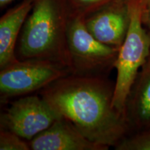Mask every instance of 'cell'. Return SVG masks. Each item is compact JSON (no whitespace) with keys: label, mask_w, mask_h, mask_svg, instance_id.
<instances>
[{"label":"cell","mask_w":150,"mask_h":150,"mask_svg":"<svg viewBox=\"0 0 150 150\" xmlns=\"http://www.w3.org/2000/svg\"><path fill=\"white\" fill-rule=\"evenodd\" d=\"M129 0H119L85 18L86 27L95 38L108 45L120 47L128 31Z\"/></svg>","instance_id":"obj_7"},{"label":"cell","mask_w":150,"mask_h":150,"mask_svg":"<svg viewBox=\"0 0 150 150\" xmlns=\"http://www.w3.org/2000/svg\"><path fill=\"white\" fill-rule=\"evenodd\" d=\"M29 143L31 150H108L110 148L91 141L62 116Z\"/></svg>","instance_id":"obj_8"},{"label":"cell","mask_w":150,"mask_h":150,"mask_svg":"<svg viewBox=\"0 0 150 150\" xmlns=\"http://www.w3.org/2000/svg\"><path fill=\"white\" fill-rule=\"evenodd\" d=\"M13 1V0H0V6H1V8H3L4 6L12 2Z\"/></svg>","instance_id":"obj_15"},{"label":"cell","mask_w":150,"mask_h":150,"mask_svg":"<svg viewBox=\"0 0 150 150\" xmlns=\"http://www.w3.org/2000/svg\"><path fill=\"white\" fill-rule=\"evenodd\" d=\"M114 148L116 150H150V129L130 134Z\"/></svg>","instance_id":"obj_11"},{"label":"cell","mask_w":150,"mask_h":150,"mask_svg":"<svg viewBox=\"0 0 150 150\" xmlns=\"http://www.w3.org/2000/svg\"><path fill=\"white\" fill-rule=\"evenodd\" d=\"M1 100L40 91L58 79L70 74L56 63L40 59H18L0 69Z\"/></svg>","instance_id":"obj_5"},{"label":"cell","mask_w":150,"mask_h":150,"mask_svg":"<svg viewBox=\"0 0 150 150\" xmlns=\"http://www.w3.org/2000/svg\"><path fill=\"white\" fill-rule=\"evenodd\" d=\"M115 83L108 76L69 74L40 90L58 114L91 141L115 147L130 134L125 115L112 105Z\"/></svg>","instance_id":"obj_1"},{"label":"cell","mask_w":150,"mask_h":150,"mask_svg":"<svg viewBox=\"0 0 150 150\" xmlns=\"http://www.w3.org/2000/svg\"><path fill=\"white\" fill-rule=\"evenodd\" d=\"M125 117L130 134L150 129V63L138 73L127 97Z\"/></svg>","instance_id":"obj_9"},{"label":"cell","mask_w":150,"mask_h":150,"mask_svg":"<svg viewBox=\"0 0 150 150\" xmlns=\"http://www.w3.org/2000/svg\"><path fill=\"white\" fill-rule=\"evenodd\" d=\"M70 14L67 0H33L17 44V58L47 60L70 70L67 34Z\"/></svg>","instance_id":"obj_2"},{"label":"cell","mask_w":150,"mask_h":150,"mask_svg":"<svg viewBox=\"0 0 150 150\" xmlns=\"http://www.w3.org/2000/svg\"><path fill=\"white\" fill-rule=\"evenodd\" d=\"M61 116L40 96H25L15 100L0 115L1 128L30 141Z\"/></svg>","instance_id":"obj_6"},{"label":"cell","mask_w":150,"mask_h":150,"mask_svg":"<svg viewBox=\"0 0 150 150\" xmlns=\"http://www.w3.org/2000/svg\"><path fill=\"white\" fill-rule=\"evenodd\" d=\"M130 21L126 38L120 47L115 69L117 72L113 107L125 115L127 97L150 53V35L142 22L143 0H129Z\"/></svg>","instance_id":"obj_3"},{"label":"cell","mask_w":150,"mask_h":150,"mask_svg":"<svg viewBox=\"0 0 150 150\" xmlns=\"http://www.w3.org/2000/svg\"><path fill=\"white\" fill-rule=\"evenodd\" d=\"M144 1V2L145 3H149V2H150V0H143Z\"/></svg>","instance_id":"obj_16"},{"label":"cell","mask_w":150,"mask_h":150,"mask_svg":"<svg viewBox=\"0 0 150 150\" xmlns=\"http://www.w3.org/2000/svg\"><path fill=\"white\" fill-rule=\"evenodd\" d=\"M149 35H150V31H149ZM147 61L149 62V63H150V53H149V58H148Z\"/></svg>","instance_id":"obj_17"},{"label":"cell","mask_w":150,"mask_h":150,"mask_svg":"<svg viewBox=\"0 0 150 150\" xmlns=\"http://www.w3.org/2000/svg\"><path fill=\"white\" fill-rule=\"evenodd\" d=\"M119 0H67L71 13L85 18Z\"/></svg>","instance_id":"obj_12"},{"label":"cell","mask_w":150,"mask_h":150,"mask_svg":"<svg viewBox=\"0 0 150 150\" xmlns=\"http://www.w3.org/2000/svg\"><path fill=\"white\" fill-rule=\"evenodd\" d=\"M142 22L145 27L150 31V2L145 3L142 13Z\"/></svg>","instance_id":"obj_14"},{"label":"cell","mask_w":150,"mask_h":150,"mask_svg":"<svg viewBox=\"0 0 150 150\" xmlns=\"http://www.w3.org/2000/svg\"><path fill=\"white\" fill-rule=\"evenodd\" d=\"M85 17L70 14L67 28V47L71 74L108 76L115 68L120 47L97 40L86 27Z\"/></svg>","instance_id":"obj_4"},{"label":"cell","mask_w":150,"mask_h":150,"mask_svg":"<svg viewBox=\"0 0 150 150\" xmlns=\"http://www.w3.org/2000/svg\"><path fill=\"white\" fill-rule=\"evenodd\" d=\"M29 141L7 129L0 130V150H30Z\"/></svg>","instance_id":"obj_13"},{"label":"cell","mask_w":150,"mask_h":150,"mask_svg":"<svg viewBox=\"0 0 150 150\" xmlns=\"http://www.w3.org/2000/svg\"><path fill=\"white\" fill-rule=\"evenodd\" d=\"M33 5V0H23L0 19V69L18 59L16 46Z\"/></svg>","instance_id":"obj_10"}]
</instances>
